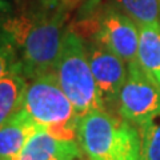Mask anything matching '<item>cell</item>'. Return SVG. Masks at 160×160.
Wrapping results in <instances>:
<instances>
[{
  "label": "cell",
  "mask_w": 160,
  "mask_h": 160,
  "mask_svg": "<svg viewBox=\"0 0 160 160\" xmlns=\"http://www.w3.org/2000/svg\"><path fill=\"white\" fill-rule=\"evenodd\" d=\"M136 62L152 78L160 76V24L139 26Z\"/></svg>",
  "instance_id": "obj_10"
},
{
  "label": "cell",
  "mask_w": 160,
  "mask_h": 160,
  "mask_svg": "<svg viewBox=\"0 0 160 160\" xmlns=\"http://www.w3.org/2000/svg\"><path fill=\"white\" fill-rule=\"evenodd\" d=\"M2 23L16 47L20 72L27 80L53 71L62 47L66 11H15L6 0H0Z\"/></svg>",
  "instance_id": "obj_1"
},
{
  "label": "cell",
  "mask_w": 160,
  "mask_h": 160,
  "mask_svg": "<svg viewBox=\"0 0 160 160\" xmlns=\"http://www.w3.org/2000/svg\"><path fill=\"white\" fill-rule=\"evenodd\" d=\"M86 46L100 102L106 111L118 109L120 89L128 76L124 60L95 39L88 40Z\"/></svg>",
  "instance_id": "obj_7"
},
{
  "label": "cell",
  "mask_w": 160,
  "mask_h": 160,
  "mask_svg": "<svg viewBox=\"0 0 160 160\" xmlns=\"http://www.w3.org/2000/svg\"><path fill=\"white\" fill-rule=\"evenodd\" d=\"M159 3H160V0H159Z\"/></svg>",
  "instance_id": "obj_18"
},
{
  "label": "cell",
  "mask_w": 160,
  "mask_h": 160,
  "mask_svg": "<svg viewBox=\"0 0 160 160\" xmlns=\"http://www.w3.org/2000/svg\"><path fill=\"white\" fill-rule=\"evenodd\" d=\"M73 160H89V159L86 156V155H84V152H82V153H79Z\"/></svg>",
  "instance_id": "obj_15"
},
{
  "label": "cell",
  "mask_w": 160,
  "mask_h": 160,
  "mask_svg": "<svg viewBox=\"0 0 160 160\" xmlns=\"http://www.w3.org/2000/svg\"><path fill=\"white\" fill-rule=\"evenodd\" d=\"M11 73L22 75L20 62L16 47H15L11 36L3 27L2 13H0V79Z\"/></svg>",
  "instance_id": "obj_14"
},
{
  "label": "cell",
  "mask_w": 160,
  "mask_h": 160,
  "mask_svg": "<svg viewBox=\"0 0 160 160\" xmlns=\"http://www.w3.org/2000/svg\"><path fill=\"white\" fill-rule=\"evenodd\" d=\"M27 79L19 73H11L0 79V124L23 108Z\"/></svg>",
  "instance_id": "obj_11"
},
{
  "label": "cell",
  "mask_w": 160,
  "mask_h": 160,
  "mask_svg": "<svg viewBox=\"0 0 160 160\" xmlns=\"http://www.w3.org/2000/svg\"><path fill=\"white\" fill-rule=\"evenodd\" d=\"M71 28L82 38L92 36L124 62L131 63L138 58L139 28L128 15L115 8L108 7Z\"/></svg>",
  "instance_id": "obj_5"
},
{
  "label": "cell",
  "mask_w": 160,
  "mask_h": 160,
  "mask_svg": "<svg viewBox=\"0 0 160 160\" xmlns=\"http://www.w3.org/2000/svg\"><path fill=\"white\" fill-rule=\"evenodd\" d=\"M53 72L79 119L88 112L104 109L89 64L86 42L71 27L63 35Z\"/></svg>",
  "instance_id": "obj_3"
},
{
  "label": "cell",
  "mask_w": 160,
  "mask_h": 160,
  "mask_svg": "<svg viewBox=\"0 0 160 160\" xmlns=\"http://www.w3.org/2000/svg\"><path fill=\"white\" fill-rule=\"evenodd\" d=\"M82 152L76 140L58 139L39 126L12 160H73Z\"/></svg>",
  "instance_id": "obj_8"
},
{
  "label": "cell",
  "mask_w": 160,
  "mask_h": 160,
  "mask_svg": "<svg viewBox=\"0 0 160 160\" xmlns=\"http://www.w3.org/2000/svg\"><path fill=\"white\" fill-rule=\"evenodd\" d=\"M23 109L38 126L44 127L55 138L76 140L79 116L53 71L27 82Z\"/></svg>",
  "instance_id": "obj_4"
},
{
  "label": "cell",
  "mask_w": 160,
  "mask_h": 160,
  "mask_svg": "<svg viewBox=\"0 0 160 160\" xmlns=\"http://www.w3.org/2000/svg\"><path fill=\"white\" fill-rule=\"evenodd\" d=\"M160 108V86L133 60L129 63L128 76L119 93L118 112L133 124L143 123Z\"/></svg>",
  "instance_id": "obj_6"
},
{
  "label": "cell",
  "mask_w": 160,
  "mask_h": 160,
  "mask_svg": "<svg viewBox=\"0 0 160 160\" xmlns=\"http://www.w3.org/2000/svg\"><path fill=\"white\" fill-rule=\"evenodd\" d=\"M38 127L23 108L0 124V158L12 160Z\"/></svg>",
  "instance_id": "obj_9"
},
{
  "label": "cell",
  "mask_w": 160,
  "mask_h": 160,
  "mask_svg": "<svg viewBox=\"0 0 160 160\" xmlns=\"http://www.w3.org/2000/svg\"><path fill=\"white\" fill-rule=\"evenodd\" d=\"M140 160H160V108L139 124Z\"/></svg>",
  "instance_id": "obj_12"
},
{
  "label": "cell",
  "mask_w": 160,
  "mask_h": 160,
  "mask_svg": "<svg viewBox=\"0 0 160 160\" xmlns=\"http://www.w3.org/2000/svg\"><path fill=\"white\" fill-rule=\"evenodd\" d=\"M156 82H158V83H159V86H160V76H159V78H158V79H156Z\"/></svg>",
  "instance_id": "obj_16"
},
{
  "label": "cell",
  "mask_w": 160,
  "mask_h": 160,
  "mask_svg": "<svg viewBox=\"0 0 160 160\" xmlns=\"http://www.w3.org/2000/svg\"><path fill=\"white\" fill-rule=\"evenodd\" d=\"M76 140L89 160H140L139 129L106 109L79 119Z\"/></svg>",
  "instance_id": "obj_2"
},
{
  "label": "cell",
  "mask_w": 160,
  "mask_h": 160,
  "mask_svg": "<svg viewBox=\"0 0 160 160\" xmlns=\"http://www.w3.org/2000/svg\"><path fill=\"white\" fill-rule=\"evenodd\" d=\"M0 160H9V159H3V158H0Z\"/></svg>",
  "instance_id": "obj_17"
},
{
  "label": "cell",
  "mask_w": 160,
  "mask_h": 160,
  "mask_svg": "<svg viewBox=\"0 0 160 160\" xmlns=\"http://www.w3.org/2000/svg\"><path fill=\"white\" fill-rule=\"evenodd\" d=\"M116 3L138 26L160 24L159 0H116Z\"/></svg>",
  "instance_id": "obj_13"
}]
</instances>
